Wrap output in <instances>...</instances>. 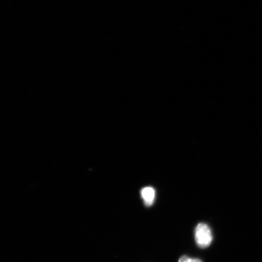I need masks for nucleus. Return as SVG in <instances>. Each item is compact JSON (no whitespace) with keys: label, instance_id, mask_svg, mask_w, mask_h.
Returning <instances> with one entry per match:
<instances>
[{"label":"nucleus","instance_id":"nucleus-3","mask_svg":"<svg viewBox=\"0 0 262 262\" xmlns=\"http://www.w3.org/2000/svg\"><path fill=\"white\" fill-rule=\"evenodd\" d=\"M179 262H202V261L199 258H192L186 256V255H183L180 258Z\"/></svg>","mask_w":262,"mask_h":262},{"label":"nucleus","instance_id":"nucleus-2","mask_svg":"<svg viewBox=\"0 0 262 262\" xmlns=\"http://www.w3.org/2000/svg\"><path fill=\"white\" fill-rule=\"evenodd\" d=\"M141 195L144 203L147 206H151L155 201L156 192L155 189L150 186L144 188L141 191Z\"/></svg>","mask_w":262,"mask_h":262},{"label":"nucleus","instance_id":"nucleus-1","mask_svg":"<svg viewBox=\"0 0 262 262\" xmlns=\"http://www.w3.org/2000/svg\"><path fill=\"white\" fill-rule=\"evenodd\" d=\"M212 234L210 228L205 224H198L195 229V240L199 247L206 248L212 242Z\"/></svg>","mask_w":262,"mask_h":262}]
</instances>
